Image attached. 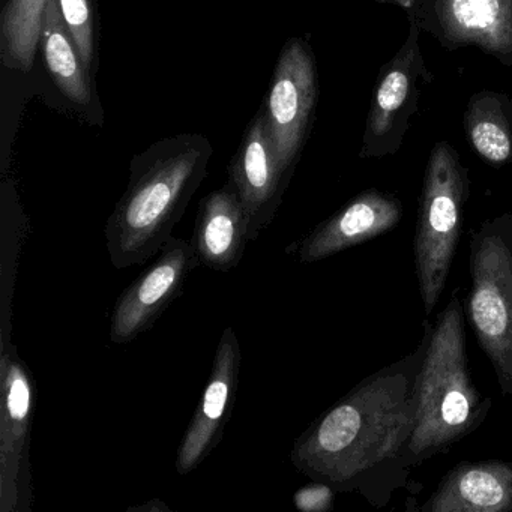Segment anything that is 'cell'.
I'll use <instances>...</instances> for the list:
<instances>
[{"label":"cell","instance_id":"obj_4","mask_svg":"<svg viewBox=\"0 0 512 512\" xmlns=\"http://www.w3.org/2000/svg\"><path fill=\"white\" fill-rule=\"evenodd\" d=\"M464 314L497 385L512 400V212L488 218L469 236Z\"/></svg>","mask_w":512,"mask_h":512},{"label":"cell","instance_id":"obj_18","mask_svg":"<svg viewBox=\"0 0 512 512\" xmlns=\"http://www.w3.org/2000/svg\"><path fill=\"white\" fill-rule=\"evenodd\" d=\"M46 7L47 0H10L2 19V55L7 67L31 71Z\"/></svg>","mask_w":512,"mask_h":512},{"label":"cell","instance_id":"obj_21","mask_svg":"<svg viewBox=\"0 0 512 512\" xmlns=\"http://www.w3.org/2000/svg\"><path fill=\"white\" fill-rule=\"evenodd\" d=\"M134 511H152V512H160L167 511L169 506L166 503L161 502V500H149L148 505L137 506V508H133Z\"/></svg>","mask_w":512,"mask_h":512},{"label":"cell","instance_id":"obj_11","mask_svg":"<svg viewBox=\"0 0 512 512\" xmlns=\"http://www.w3.org/2000/svg\"><path fill=\"white\" fill-rule=\"evenodd\" d=\"M241 362V344L232 326H227L218 341L202 398L176 452L179 475L196 470L220 445L238 392Z\"/></svg>","mask_w":512,"mask_h":512},{"label":"cell","instance_id":"obj_22","mask_svg":"<svg viewBox=\"0 0 512 512\" xmlns=\"http://www.w3.org/2000/svg\"><path fill=\"white\" fill-rule=\"evenodd\" d=\"M389 2H394V4L400 5V7L406 8L407 11H412L413 5H415V0H389Z\"/></svg>","mask_w":512,"mask_h":512},{"label":"cell","instance_id":"obj_14","mask_svg":"<svg viewBox=\"0 0 512 512\" xmlns=\"http://www.w3.org/2000/svg\"><path fill=\"white\" fill-rule=\"evenodd\" d=\"M419 512H512V460L460 461Z\"/></svg>","mask_w":512,"mask_h":512},{"label":"cell","instance_id":"obj_7","mask_svg":"<svg viewBox=\"0 0 512 512\" xmlns=\"http://www.w3.org/2000/svg\"><path fill=\"white\" fill-rule=\"evenodd\" d=\"M409 34L397 55L380 70L362 140L361 158L397 154L418 110L422 88L433 80L419 47L421 29L409 20Z\"/></svg>","mask_w":512,"mask_h":512},{"label":"cell","instance_id":"obj_1","mask_svg":"<svg viewBox=\"0 0 512 512\" xmlns=\"http://www.w3.org/2000/svg\"><path fill=\"white\" fill-rule=\"evenodd\" d=\"M431 326L424 320L413 352L362 379L296 439L290 461L299 472L335 491L361 494L376 508L409 485L415 382Z\"/></svg>","mask_w":512,"mask_h":512},{"label":"cell","instance_id":"obj_8","mask_svg":"<svg viewBox=\"0 0 512 512\" xmlns=\"http://www.w3.org/2000/svg\"><path fill=\"white\" fill-rule=\"evenodd\" d=\"M409 20L445 49L475 46L512 67V0H415Z\"/></svg>","mask_w":512,"mask_h":512},{"label":"cell","instance_id":"obj_2","mask_svg":"<svg viewBox=\"0 0 512 512\" xmlns=\"http://www.w3.org/2000/svg\"><path fill=\"white\" fill-rule=\"evenodd\" d=\"M460 289L431 326L424 361L415 382V425L406 451L410 469L479 430L491 409V398L476 388L467 359L466 314Z\"/></svg>","mask_w":512,"mask_h":512},{"label":"cell","instance_id":"obj_9","mask_svg":"<svg viewBox=\"0 0 512 512\" xmlns=\"http://www.w3.org/2000/svg\"><path fill=\"white\" fill-rule=\"evenodd\" d=\"M197 266L200 263L190 242L172 236L157 259L116 299L110 316V341L128 344L149 331L184 292Z\"/></svg>","mask_w":512,"mask_h":512},{"label":"cell","instance_id":"obj_17","mask_svg":"<svg viewBox=\"0 0 512 512\" xmlns=\"http://www.w3.org/2000/svg\"><path fill=\"white\" fill-rule=\"evenodd\" d=\"M41 41L47 68L58 88L73 103L80 106L89 104L91 88L86 80L85 65L65 25L59 0H47Z\"/></svg>","mask_w":512,"mask_h":512},{"label":"cell","instance_id":"obj_10","mask_svg":"<svg viewBox=\"0 0 512 512\" xmlns=\"http://www.w3.org/2000/svg\"><path fill=\"white\" fill-rule=\"evenodd\" d=\"M317 97L313 53L301 40H292L281 53L268 98L269 136L284 175L301 151Z\"/></svg>","mask_w":512,"mask_h":512},{"label":"cell","instance_id":"obj_6","mask_svg":"<svg viewBox=\"0 0 512 512\" xmlns=\"http://www.w3.org/2000/svg\"><path fill=\"white\" fill-rule=\"evenodd\" d=\"M0 512H29L32 473L29 461L37 386L16 344L0 346Z\"/></svg>","mask_w":512,"mask_h":512},{"label":"cell","instance_id":"obj_5","mask_svg":"<svg viewBox=\"0 0 512 512\" xmlns=\"http://www.w3.org/2000/svg\"><path fill=\"white\" fill-rule=\"evenodd\" d=\"M469 196V169L452 145L436 143L425 166L413 238L416 281L427 316L448 283Z\"/></svg>","mask_w":512,"mask_h":512},{"label":"cell","instance_id":"obj_12","mask_svg":"<svg viewBox=\"0 0 512 512\" xmlns=\"http://www.w3.org/2000/svg\"><path fill=\"white\" fill-rule=\"evenodd\" d=\"M403 215L398 197L370 188L287 248V253H296L301 263L320 262L395 229Z\"/></svg>","mask_w":512,"mask_h":512},{"label":"cell","instance_id":"obj_16","mask_svg":"<svg viewBox=\"0 0 512 512\" xmlns=\"http://www.w3.org/2000/svg\"><path fill=\"white\" fill-rule=\"evenodd\" d=\"M464 128L473 151L491 166L512 161V101L497 92L473 95L464 115Z\"/></svg>","mask_w":512,"mask_h":512},{"label":"cell","instance_id":"obj_3","mask_svg":"<svg viewBox=\"0 0 512 512\" xmlns=\"http://www.w3.org/2000/svg\"><path fill=\"white\" fill-rule=\"evenodd\" d=\"M208 158L205 146L181 143L136 160L130 185L106 224L116 269L145 265L160 253L205 178Z\"/></svg>","mask_w":512,"mask_h":512},{"label":"cell","instance_id":"obj_13","mask_svg":"<svg viewBox=\"0 0 512 512\" xmlns=\"http://www.w3.org/2000/svg\"><path fill=\"white\" fill-rule=\"evenodd\" d=\"M248 218V239L256 241L272 223L281 197V182L286 178L269 136L266 119L251 125L235 161L230 167Z\"/></svg>","mask_w":512,"mask_h":512},{"label":"cell","instance_id":"obj_20","mask_svg":"<svg viewBox=\"0 0 512 512\" xmlns=\"http://www.w3.org/2000/svg\"><path fill=\"white\" fill-rule=\"evenodd\" d=\"M334 499L335 490L331 485L313 481L296 491L293 503L302 512H328L334 508Z\"/></svg>","mask_w":512,"mask_h":512},{"label":"cell","instance_id":"obj_15","mask_svg":"<svg viewBox=\"0 0 512 512\" xmlns=\"http://www.w3.org/2000/svg\"><path fill=\"white\" fill-rule=\"evenodd\" d=\"M248 239V218L232 181L202 199L191 247L200 265L215 272L238 268Z\"/></svg>","mask_w":512,"mask_h":512},{"label":"cell","instance_id":"obj_19","mask_svg":"<svg viewBox=\"0 0 512 512\" xmlns=\"http://www.w3.org/2000/svg\"><path fill=\"white\" fill-rule=\"evenodd\" d=\"M62 17L88 71L94 56V23L89 0H59Z\"/></svg>","mask_w":512,"mask_h":512}]
</instances>
